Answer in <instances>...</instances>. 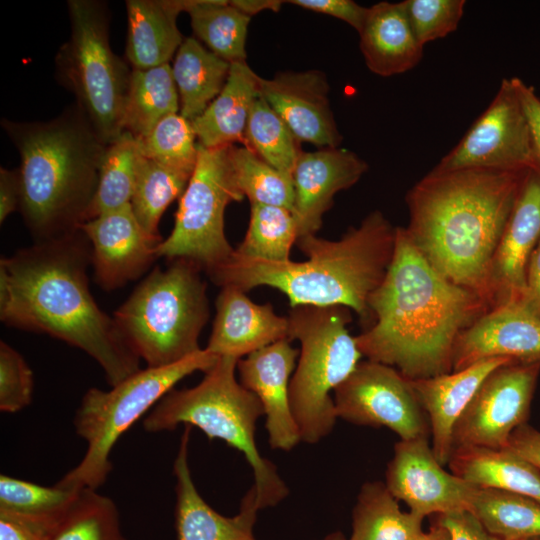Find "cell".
Returning a JSON list of instances; mask_svg holds the SVG:
<instances>
[{
  "label": "cell",
  "instance_id": "37",
  "mask_svg": "<svg viewBox=\"0 0 540 540\" xmlns=\"http://www.w3.org/2000/svg\"><path fill=\"white\" fill-rule=\"evenodd\" d=\"M229 161L235 183L251 204H265L293 210L292 176L264 161L246 146L229 147Z\"/></svg>",
  "mask_w": 540,
  "mask_h": 540
},
{
  "label": "cell",
  "instance_id": "48",
  "mask_svg": "<svg viewBox=\"0 0 540 540\" xmlns=\"http://www.w3.org/2000/svg\"><path fill=\"white\" fill-rule=\"evenodd\" d=\"M540 469V431L527 422L514 430L507 447Z\"/></svg>",
  "mask_w": 540,
  "mask_h": 540
},
{
  "label": "cell",
  "instance_id": "5",
  "mask_svg": "<svg viewBox=\"0 0 540 540\" xmlns=\"http://www.w3.org/2000/svg\"><path fill=\"white\" fill-rule=\"evenodd\" d=\"M20 156L19 210L36 242L80 230L107 145L76 106L45 122L2 119Z\"/></svg>",
  "mask_w": 540,
  "mask_h": 540
},
{
  "label": "cell",
  "instance_id": "41",
  "mask_svg": "<svg viewBox=\"0 0 540 540\" xmlns=\"http://www.w3.org/2000/svg\"><path fill=\"white\" fill-rule=\"evenodd\" d=\"M79 492L80 490L64 488L57 484L42 486L2 474L0 511L30 516H56L67 511Z\"/></svg>",
  "mask_w": 540,
  "mask_h": 540
},
{
  "label": "cell",
  "instance_id": "6",
  "mask_svg": "<svg viewBox=\"0 0 540 540\" xmlns=\"http://www.w3.org/2000/svg\"><path fill=\"white\" fill-rule=\"evenodd\" d=\"M238 359L221 356L199 384L172 389L145 417V431H173L178 425L199 428L209 439H220L240 451L252 468L248 491L257 510L275 506L289 493L276 466L259 452L256 422L264 415L258 397L236 378Z\"/></svg>",
  "mask_w": 540,
  "mask_h": 540
},
{
  "label": "cell",
  "instance_id": "19",
  "mask_svg": "<svg viewBox=\"0 0 540 540\" xmlns=\"http://www.w3.org/2000/svg\"><path fill=\"white\" fill-rule=\"evenodd\" d=\"M540 240V173L530 169L522 182L496 248L488 281L489 308L522 300L531 253ZM489 309V310H490Z\"/></svg>",
  "mask_w": 540,
  "mask_h": 540
},
{
  "label": "cell",
  "instance_id": "42",
  "mask_svg": "<svg viewBox=\"0 0 540 540\" xmlns=\"http://www.w3.org/2000/svg\"><path fill=\"white\" fill-rule=\"evenodd\" d=\"M412 30L424 46L455 31L463 16L464 0H405Z\"/></svg>",
  "mask_w": 540,
  "mask_h": 540
},
{
  "label": "cell",
  "instance_id": "1",
  "mask_svg": "<svg viewBox=\"0 0 540 540\" xmlns=\"http://www.w3.org/2000/svg\"><path fill=\"white\" fill-rule=\"evenodd\" d=\"M90 265L91 245L81 229L2 257L0 319L6 326L47 334L84 351L112 387L140 370V359L113 316L93 298Z\"/></svg>",
  "mask_w": 540,
  "mask_h": 540
},
{
  "label": "cell",
  "instance_id": "20",
  "mask_svg": "<svg viewBox=\"0 0 540 540\" xmlns=\"http://www.w3.org/2000/svg\"><path fill=\"white\" fill-rule=\"evenodd\" d=\"M299 351L287 339L277 341L237 362L240 383L260 400L272 449L290 451L301 436L292 414L289 386Z\"/></svg>",
  "mask_w": 540,
  "mask_h": 540
},
{
  "label": "cell",
  "instance_id": "10",
  "mask_svg": "<svg viewBox=\"0 0 540 540\" xmlns=\"http://www.w3.org/2000/svg\"><path fill=\"white\" fill-rule=\"evenodd\" d=\"M67 7L71 34L55 57L57 78L108 145L124 131L123 112L132 70L111 49L105 2L69 0Z\"/></svg>",
  "mask_w": 540,
  "mask_h": 540
},
{
  "label": "cell",
  "instance_id": "2",
  "mask_svg": "<svg viewBox=\"0 0 540 540\" xmlns=\"http://www.w3.org/2000/svg\"><path fill=\"white\" fill-rule=\"evenodd\" d=\"M373 324L355 336L368 360L410 380L452 372L459 335L489 310L476 292L442 276L396 227L387 273L369 299Z\"/></svg>",
  "mask_w": 540,
  "mask_h": 540
},
{
  "label": "cell",
  "instance_id": "3",
  "mask_svg": "<svg viewBox=\"0 0 540 540\" xmlns=\"http://www.w3.org/2000/svg\"><path fill=\"white\" fill-rule=\"evenodd\" d=\"M528 171L431 170L406 195L405 229L414 247L487 305L492 260Z\"/></svg>",
  "mask_w": 540,
  "mask_h": 540
},
{
  "label": "cell",
  "instance_id": "9",
  "mask_svg": "<svg viewBox=\"0 0 540 540\" xmlns=\"http://www.w3.org/2000/svg\"><path fill=\"white\" fill-rule=\"evenodd\" d=\"M218 359L205 348L168 366L140 369L108 391L87 390L73 421L76 433L87 442V450L78 465L56 484L97 490L112 470L110 454L122 434L179 381L196 371L207 372Z\"/></svg>",
  "mask_w": 540,
  "mask_h": 540
},
{
  "label": "cell",
  "instance_id": "40",
  "mask_svg": "<svg viewBox=\"0 0 540 540\" xmlns=\"http://www.w3.org/2000/svg\"><path fill=\"white\" fill-rule=\"evenodd\" d=\"M138 143L143 156L192 175L198 158V141L191 121L180 113L163 118Z\"/></svg>",
  "mask_w": 540,
  "mask_h": 540
},
{
  "label": "cell",
  "instance_id": "35",
  "mask_svg": "<svg viewBox=\"0 0 540 540\" xmlns=\"http://www.w3.org/2000/svg\"><path fill=\"white\" fill-rule=\"evenodd\" d=\"M139 155L138 139L128 131L107 145L87 220L130 204Z\"/></svg>",
  "mask_w": 540,
  "mask_h": 540
},
{
  "label": "cell",
  "instance_id": "52",
  "mask_svg": "<svg viewBox=\"0 0 540 540\" xmlns=\"http://www.w3.org/2000/svg\"><path fill=\"white\" fill-rule=\"evenodd\" d=\"M411 540H451L448 530L437 520L429 531H422Z\"/></svg>",
  "mask_w": 540,
  "mask_h": 540
},
{
  "label": "cell",
  "instance_id": "23",
  "mask_svg": "<svg viewBox=\"0 0 540 540\" xmlns=\"http://www.w3.org/2000/svg\"><path fill=\"white\" fill-rule=\"evenodd\" d=\"M515 361L505 357L481 360L459 371L410 380L413 391L427 415L432 450L444 466L453 451L454 427L483 380L495 368Z\"/></svg>",
  "mask_w": 540,
  "mask_h": 540
},
{
  "label": "cell",
  "instance_id": "53",
  "mask_svg": "<svg viewBox=\"0 0 540 540\" xmlns=\"http://www.w3.org/2000/svg\"><path fill=\"white\" fill-rule=\"evenodd\" d=\"M323 540H346L341 532H334L326 536Z\"/></svg>",
  "mask_w": 540,
  "mask_h": 540
},
{
  "label": "cell",
  "instance_id": "54",
  "mask_svg": "<svg viewBox=\"0 0 540 540\" xmlns=\"http://www.w3.org/2000/svg\"><path fill=\"white\" fill-rule=\"evenodd\" d=\"M526 540H540V537L529 538V539H526Z\"/></svg>",
  "mask_w": 540,
  "mask_h": 540
},
{
  "label": "cell",
  "instance_id": "18",
  "mask_svg": "<svg viewBox=\"0 0 540 540\" xmlns=\"http://www.w3.org/2000/svg\"><path fill=\"white\" fill-rule=\"evenodd\" d=\"M259 93L300 142L338 147L342 136L329 102V84L318 70L259 76Z\"/></svg>",
  "mask_w": 540,
  "mask_h": 540
},
{
  "label": "cell",
  "instance_id": "34",
  "mask_svg": "<svg viewBox=\"0 0 540 540\" xmlns=\"http://www.w3.org/2000/svg\"><path fill=\"white\" fill-rule=\"evenodd\" d=\"M190 177L140 153L130 206L147 233L161 237L158 232L160 219L167 207L181 198Z\"/></svg>",
  "mask_w": 540,
  "mask_h": 540
},
{
  "label": "cell",
  "instance_id": "12",
  "mask_svg": "<svg viewBox=\"0 0 540 540\" xmlns=\"http://www.w3.org/2000/svg\"><path fill=\"white\" fill-rule=\"evenodd\" d=\"M336 414L347 422L387 427L400 440L428 438L429 421L411 386L396 368L360 362L334 391Z\"/></svg>",
  "mask_w": 540,
  "mask_h": 540
},
{
  "label": "cell",
  "instance_id": "39",
  "mask_svg": "<svg viewBox=\"0 0 540 540\" xmlns=\"http://www.w3.org/2000/svg\"><path fill=\"white\" fill-rule=\"evenodd\" d=\"M51 540H126L116 504L96 490L84 488L68 508Z\"/></svg>",
  "mask_w": 540,
  "mask_h": 540
},
{
  "label": "cell",
  "instance_id": "51",
  "mask_svg": "<svg viewBox=\"0 0 540 540\" xmlns=\"http://www.w3.org/2000/svg\"><path fill=\"white\" fill-rule=\"evenodd\" d=\"M284 1L279 0H232L230 4L248 16L264 10L278 12Z\"/></svg>",
  "mask_w": 540,
  "mask_h": 540
},
{
  "label": "cell",
  "instance_id": "31",
  "mask_svg": "<svg viewBox=\"0 0 540 540\" xmlns=\"http://www.w3.org/2000/svg\"><path fill=\"white\" fill-rule=\"evenodd\" d=\"M423 519L402 511L385 483L367 482L357 495L349 540H411L423 531Z\"/></svg>",
  "mask_w": 540,
  "mask_h": 540
},
{
  "label": "cell",
  "instance_id": "11",
  "mask_svg": "<svg viewBox=\"0 0 540 540\" xmlns=\"http://www.w3.org/2000/svg\"><path fill=\"white\" fill-rule=\"evenodd\" d=\"M230 146L205 148L198 143L195 169L180 198L174 227L157 247L158 258L187 259L210 275L233 254L224 214L231 202L244 196L233 177Z\"/></svg>",
  "mask_w": 540,
  "mask_h": 540
},
{
  "label": "cell",
  "instance_id": "49",
  "mask_svg": "<svg viewBox=\"0 0 540 540\" xmlns=\"http://www.w3.org/2000/svg\"><path fill=\"white\" fill-rule=\"evenodd\" d=\"M21 197L20 179L17 169L0 168V222L17 209Z\"/></svg>",
  "mask_w": 540,
  "mask_h": 540
},
{
  "label": "cell",
  "instance_id": "13",
  "mask_svg": "<svg viewBox=\"0 0 540 540\" xmlns=\"http://www.w3.org/2000/svg\"><path fill=\"white\" fill-rule=\"evenodd\" d=\"M534 170L528 123L510 79H503L487 109L432 169Z\"/></svg>",
  "mask_w": 540,
  "mask_h": 540
},
{
  "label": "cell",
  "instance_id": "30",
  "mask_svg": "<svg viewBox=\"0 0 540 540\" xmlns=\"http://www.w3.org/2000/svg\"><path fill=\"white\" fill-rule=\"evenodd\" d=\"M177 87L169 64L133 69L123 112V129L145 138L163 118L179 113Z\"/></svg>",
  "mask_w": 540,
  "mask_h": 540
},
{
  "label": "cell",
  "instance_id": "44",
  "mask_svg": "<svg viewBox=\"0 0 540 540\" xmlns=\"http://www.w3.org/2000/svg\"><path fill=\"white\" fill-rule=\"evenodd\" d=\"M65 513L30 516L0 511V540H51Z\"/></svg>",
  "mask_w": 540,
  "mask_h": 540
},
{
  "label": "cell",
  "instance_id": "15",
  "mask_svg": "<svg viewBox=\"0 0 540 540\" xmlns=\"http://www.w3.org/2000/svg\"><path fill=\"white\" fill-rule=\"evenodd\" d=\"M385 484L397 500L422 518L470 511L479 488L447 472L424 437L395 444Z\"/></svg>",
  "mask_w": 540,
  "mask_h": 540
},
{
  "label": "cell",
  "instance_id": "28",
  "mask_svg": "<svg viewBox=\"0 0 540 540\" xmlns=\"http://www.w3.org/2000/svg\"><path fill=\"white\" fill-rule=\"evenodd\" d=\"M448 466L454 475L479 488L517 493L540 502V469L508 448L457 447Z\"/></svg>",
  "mask_w": 540,
  "mask_h": 540
},
{
  "label": "cell",
  "instance_id": "8",
  "mask_svg": "<svg viewBox=\"0 0 540 540\" xmlns=\"http://www.w3.org/2000/svg\"><path fill=\"white\" fill-rule=\"evenodd\" d=\"M344 306L301 305L291 308L289 340L301 348L290 380L289 397L301 441L315 444L333 430L338 419L332 391L355 370L363 356L347 325Z\"/></svg>",
  "mask_w": 540,
  "mask_h": 540
},
{
  "label": "cell",
  "instance_id": "29",
  "mask_svg": "<svg viewBox=\"0 0 540 540\" xmlns=\"http://www.w3.org/2000/svg\"><path fill=\"white\" fill-rule=\"evenodd\" d=\"M231 64L194 37L183 40L171 67L179 95V113L192 121L219 95Z\"/></svg>",
  "mask_w": 540,
  "mask_h": 540
},
{
  "label": "cell",
  "instance_id": "50",
  "mask_svg": "<svg viewBox=\"0 0 540 540\" xmlns=\"http://www.w3.org/2000/svg\"><path fill=\"white\" fill-rule=\"evenodd\" d=\"M521 301L540 316V240L529 258L526 289Z\"/></svg>",
  "mask_w": 540,
  "mask_h": 540
},
{
  "label": "cell",
  "instance_id": "17",
  "mask_svg": "<svg viewBox=\"0 0 540 540\" xmlns=\"http://www.w3.org/2000/svg\"><path fill=\"white\" fill-rule=\"evenodd\" d=\"M496 357L540 361V316L521 300L491 308L459 335L452 371Z\"/></svg>",
  "mask_w": 540,
  "mask_h": 540
},
{
  "label": "cell",
  "instance_id": "16",
  "mask_svg": "<svg viewBox=\"0 0 540 540\" xmlns=\"http://www.w3.org/2000/svg\"><path fill=\"white\" fill-rule=\"evenodd\" d=\"M80 229L91 245L95 281L106 291L144 275L158 258L163 240L142 228L130 204L87 220Z\"/></svg>",
  "mask_w": 540,
  "mask_h": 540
},
{
  "label": "cell",
  "instance_id": "38",
  "mask_svg": "<svg viewBox=\"0 0 540 540\" xmlns=\"http://www.w3.org/2000/svg\"><path fill=\"white\" fill-rule=\"evenodd\" d=\"M244 146L291 176L303 152L300 141L260 94L249 115Z\"/></svg>",
  "mask_w": 540,
  "mask_h": 540
},
{
  "label": "cell",
  "instance_id": "21",
  "mask_svg": "<svg viewBox=\"0 0 540 540\" xmlns=\"http://www.w3.org/2000/svg\"><path fill=\"white\" fill-rule=\"evenodd\" d=\"M368 164L354 152L338 147L302 152L292 173L294 215L298 238L316 235L334 196L356 184ZM297 238V239H298Z\"/></svg>",
  "mask_w": 540,
  "mask_h": 540
},
{
  "label": "cell",
  "instance_id": "25",
  "mask_svg": "<svg viewBox=\"0 0 540 540\" xmlns=\"http://www.w3.org/2000/svg\"><path fill=\"white\" fill-rule=\"evenodd\" d=\"M360 50L368 69L383 77L405 73L413 69L423 57L404 1H386L368 7L361 30Z\"/></svg>",
  "mask_w": 540,
  "mask_h": 540
},
{
  "label": "cell",
  "instance_id": "14",
  "mask_svg": "<svg viewBox=\"0 0 540 540\" xmlns=\"http://www.w3.org/2000/svg\"><path fill=\"white\" fill-rule=\"evenodd\" d=\"M540 374V361H511L483 380L453 430V449L505 448L516 428L527 422Z\"/></svg>",
  "mask_w": 540,
  "mask_h": 540
},
{
  "label": "cell",
  "instance_id": "47",
  "mask_svg": "<svg viewBox=\"0 0 540 540\" xmlns=\"http://www.w3.org/2000/svg\"><path fill=\"white\" fill-rule=\"evenodd\" d=\"M451 540H505L488 532L470 511L437 515Z\"/></svg>",
  "mask_w": 540,
  "mask_h": 540
},
{
  "label": "cell",
  "instance_id": "36",
  "mask_svg": "<svg viewBox=\"0 0 540 540\" xmlns=\"http://www.w3.org/2000/svg\"><path fill=\"white\" fill-rule=\"evenodd\" d=\"M298 238L292 211L273 205L251 204L250 222L235 253L271 262L290 261V252Z\"/></svg>",
  "mask_w": 540,
  "mask_h": 540
},
{
  "label": "cell",
  "instance_id": "26",
  "mask_svg": "<svg viewBox=\"0 0 540 540\" xmlns=\"http://www.w3.org/2000/svg\"><path fill=\"white\" fill-rule=\"evenodd\" d=\"M126 58L133 69L169 64L183 42L177 17L185 0H127Z\"/></svg>",
  "mask_w": 540,
  "mask_h": 540
},
{
  "label": "cell",
  "instance_id": "45",
  "mask_svg": "<svg viewBox=\"0 0 540 540\" xmlns=\"http://www.w3.org/2000/svg\"><path fill=\"white\" fill-rule=\"evenodd\" d=\"M287 3L338 18L359 32L364 24L368 8L352 0H292Z\"/></svg>",
  "mask_w": 540,
  "mask_h": 540
},
{
  "label": "cell",
  "instance_id": "4",
  "mask_svg": "<svg viewBox=\"0 0 540 540\" xmlns=\"http://www.w3.org/2000/svg\"><path fill=\"white\" fill-rule=\"evenodd\" d=\"M396 227L380 211L368 214L335 241L305 235L296 241L307 260L271 262L238 255L209 277L218 286L247 292L269 286L284 293L291 308L301 305L344 306L361 320H373L369 299L392 261Z\"/></svg>",
  "mask_w": 540,
  "mask_h": 540
},
{
  "label": "cell",
  "instance_id": "7",
  "mask_svg": "<svg viewBox=\"0 0 540 540\" xmlns=\"http://www.w3.org/2000/svg\"><path fill=\"white\" fill-rule=\"evenodd\" d=\"M201 267L187 259L154 268L113 318L128 346L147 367H164L200 351L210 310Z\"/></svg>",
  "mask_w": 540,
  "mask_h": 540
},
{
  "label": "cell",
  "instance_id": "43",
  "mask_svg": "<svg viewBox=\"0 0 540 540\" xmlns=\"http://www.w3.org/2000/svg\"><path fill=\"white\" fill-rule=\"evenodd\" d=\"M33 372L23 356L5 341L0 342V410L15 413L32 400Z\"/></svg>",
  "mask_w": 540,
  "mask_h": 540
},
{
  "label": "cell",
  "instance_id": "33",
  "mask_svg": "<svg viewBox=\"0 0 540 540\" xmlns=\"http://www.w3.org/2000/svg\"><path fill=\"white\" fill-rule=\"evenodd\" d=\"M470 512L488 532L505 540L540 537V502L531 497L478 488Z\"/></svg>",
  "mask_w": 540,
  "mask_h": 540
},
{
  "label": "cell",
  "instance_id": "27",
  "mask_svg": "<svg viewBox=\"0 0 540 540\" xmlns=\"http://www.w3.org/2000/svg\"><path fill=\"white\" fill-rule=\"evenodd\" d=\"M259 75L246 62L232 63L228 79L206 110L191 121L198 143L205 148L245 144V131L259 96Z\"/></svg>",
  "mask_w": 540,
  "mask_h": 540
},
{
  "label": "cell",
  "instance_id": "32",
  "mask_svg": "<svg viewBox=\"0 0 540 540\" xmlns=\"http://www.w3.org/2000/svg\"><path fill=\"white\" fill-rule=\"evenodd\" d=\"M195 36L229 62H246V38L251 17L226 0H185Z\"/></svg>",
  "mask_w": 540,
  "mask_h": 540
},
{
  "label": "cell",
  "instance_id": "22",
  "mask_svg": "<svg viewBox=\"0 0 540 540\" xmlns=\"http://www.w3.org/2000/svg\"><path fill=\"white\" fill-rule=\"evenodd\" d=\"M215 306L206 349L219 357L239 360L272 343L289 340L288 317L277 315L270 303H254L235 286L221 287Z\"/></svg>",
  "mask_w": 540,
  "mask_h": 540
},
{
  "label": "cell",
  "instance_id": "24",
  "mask_svg": "<svg viewBox=\"0 0 540 540\" xmlns=\"http://www.w3.org/2000/svg\"><path fill=\"white\" fill-rule=\"evenodd\" d=\"M192 426L184 425L177 456L173 463L176 477L175 528L178 540H255L253 526L258 510L246 493L240 511L225 517L199 494L190 472L188 448Z\"/></svg>",
  "mask_w": 540,
  "mask_h": 540
},
{
  "label": "cell",
  "instance_id": "46",
  "mask_svg": "<svg viewBox=\"0 0 540 540\" xmlns=\"http://www.w3.org/2000/svg\"><path fill=\"white\" fill-rule=\"evenodd\" d=\"M511 81L528 123L535 164L534 170L540 173V98L536 95L533 87L525 84L520 78L512 77Z\"/></svg>",
  "mask_w": 540,
  "mask_h": 540
}]
</instances>
